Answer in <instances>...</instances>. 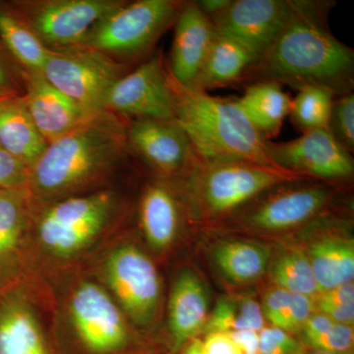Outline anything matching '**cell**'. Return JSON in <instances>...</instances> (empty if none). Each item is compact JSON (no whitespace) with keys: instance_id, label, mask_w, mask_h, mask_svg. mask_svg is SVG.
Listing matches in <instances>:
<instances>
[{"instance_id":"obj_1","label":"cell","mask_w":354,"mask_h":354,"mask_svg":"<svg viewBox=\"0 0 354 354\" xmlns=\"http://www.w3.org/2000/svg\"><path fill=\"white\" fill-rule=\"evenodd\" d=\"M32 299L43 311L55 354H152L146 339L84 268L39 277Z\"/></svg>"},{"instance_id":"obj_2","label":"cell","mask_w":354,"mask_h":354,"mask_svg":"<svg viewBox=\"0 0 354 354\" xmlns=\"http://www.w3.org/2000/svg\"><path fill=\"white\" fill-rule=\"evenodd\" d=\"M335 1L304 0L277 38L254 59L241 85L274 82L299 90L315 86L342 95L353 92L354 50L328 25Z\"/></svg>"},{"instance_id":"obj_3","label":"cell","mask_w":354,"mask_h":354,"mask_svg":"<svg viewBox=\"0 0 354 354\" xmlns=\"http://www.w3.org/2000/svg\"><path fill=\"white\" fill-rule=\"evenodd\" d=\"M32 207L28 286L44 274L82 268L131 223L133 212L129 203L109 187Z\"/></svg>"},{"instance_id":"obj_4","label":"cell","mask_w":354,"mask_h":354,"mask_svg":"<svg viewBox=\"0 0 354 354\" xmlns=\"http://www.w3.org/2000/svg\"><path fill=\"white\" fill-rule=\"evenodd\" d=\"M127 150V124L108 111L92 114L48 144L30 169L32 206L108 188Z\"/></svg>"},{"instance_id":"obj_5","label":"cell","mask_w":354,"mask_h":354,"mask_svg":"<svg viewBox=\"0 0 354 354\" xmlns=\"http://www.w3.org/2000/svg\"><path fill=\"white\" fill-rule=\"evenodd\" d=\"M113 298L155 353L165 301L160 265L131 223L113 235L83 266Z\"/></svg>"},{"instance_id":"obj_6","label":"cell","mask_w":354,"mask_h":354,"mask_svg":"<svg viewBox=\"0 0 354 354\" xmlns=\"http://www.w3.org/2000/svg\"><path fill=\"white\" fill-rule=\"evenodd\" d=\"M304 177L247 160L197 158L185 174L171 181L194 227L215 228L272 186Z\"/></svg>"},{"instance_id":"obj_7","label":"cell","mask_w":354,"mask_h":354,"mask_svg":"<svg viewBox=\"0 0 354 354\" xmlns=\"http://www.w3.org/2000/svg\"><path fill=\"white\" fill-rule=\"evenodd\" d=\"M171 81L174 120L187 135L198 158L241 160L276 167L268 153V140L256 131L236 100L214 97Z\"/></svg>"},{"instance_id":"obj_8","label":"cell","mask_w":354,"mask_h":354,"mask_svg":"<svg viewBox=\"0 0 354 354\" xmlns=\"http://www.w3.org/2000/svg\"><path fill=\"white\" fill-rule=\"evenodd\" d=\"M346 189L309 177L285 181L261 193L214 230L254 237L292 236L321 216L342 208Z\"/></svg>"},{"instance_id":"obj_9","label":"cell","mask_w":354,"mask_h":354,"mask_svg":"<svg viewBox=\"0 0 354 354\" xmlns=\"http://www.w3.org/2000/svg\"><path fill=\"white\" fill-rule=\"evenodd\" d=\"M183 1L139 0L127 3L99 21L81 46L113 57H147L160 37L176 22Z\"/></svg>"},{"instance_id":"obj_10","label":"cell","mask_w":354,"mask_h":354,"mask_svg":"<svg viewBox=\"0 0 354 354\" xmlns=\"http://www.w3.org/2000/svg\"><path fill=\"white\" fill-rule=\"evenodd\" d=\"M124 71V65L113 57L77 46L50 50L41 74L62 94L94 114L106 111L109 91Z\"/></svg>"},{"instance_id":"obj_11","label":"cell","mask_w":354,"mask_h":354,"mask_svg":"<svg viewBox=\"0 0 354 354\" xmlns=\"http://www.w3.org/2000/svg\"><path fill=\"white\" fill-rule=\"evenodd\" d=\"M134 215L140 241L160 266L174 257L188 230L194 228L176 185L155 176L140 191Z\"/></svg>"},{"instance_id":"obj_12","label":"cell","mask_w":354,"mask_h":354,"mask_svg":"<svg viewBox=\"0 0 354 354\" xmlns=\"http://www.w3.org/2000/svg\"><path fill=\"white\" fill-rule=\"evenodd\" d=\"M209 312L206 281L194 266L181 264L165 292L162 328L153 354H178L193 339L201 337Z\"/></svg>"},{"instance_id":"obj_13","label":"cell","mask_w":354,"mask_h":354,"mask_svg":"<svg viewBox=\"0 0 354 354\" xmlns=\"http://www.w3.org/2000/svg\"><path fill=\"white\" fill-rule=\"evenodd\" d=\"M308 256L319 293L351 283L354 239L351 209L329 212L292 235Z\"/></svg>"},{"instance_id":"obj_14","label":"cell","mask_w":354,"mask_h":354,"mask_svg":"<svg viewBox=\"0 0 354 354\" xmlns=\"http://www.w3.org/2000/svg\"><path fill=\"white\" fill-rule=\"evenodd\" d=\"M272 164L286 171L346 188L354 176L353 155L328 129L302 133L286 142L267 141Z\"/></svg>"},{"instance_id":"obj_15","label":"cell","mask_w":354,"mask_h":354,"mask_svg":"<svg viewBox=\"0 0 354 354\" xmlns=\"http://www.w3.org/2000/svg\"><path fill=\"white\" fill-rule=\"evenodd\" d=\"M174 88L162 55L125 73L109 91L106 111L133 120H174Z\"/></svg>"},{"instance_id":"obj_16","label":"cell","mask_w":354,"mask_h":354,"mask_svg":"<svg viewBox=\"0 0 354 354\" xmlns=\"http://www.w3.org/2000/svg\"><path fill=\"white\" fill-rule=\"evenodd\" d=\"M118 0H48L28 4L25 20L50 50L81 46L88 31L122 6Z\"/></svg>"},{"instance_id":"obj_17","label":"cell","mask_w":354,"mask_h":354,"mask_svg":"<svg viewBox=\"0 0 354 354\" xmlns=\"http://www.w3.org/2000/svg\"><path fill=\"white\" fill-rule=\"evenodd\" d=\"M127 138L128 149L158 178H178L197 158L187 135L176 120H132L127 125Z\"/></svg>"},{"instance_id":"obj_18","label":"cell","mask_w":354,"mask_h":354,"mask_svg":"<svg viewBox=\"0 0 354 354\" xmlns=\"http://www.w3.org/2000/svg\"><path fill=\"white\" fill-rule=\"evenodd\" d=\"M32 209L28 187L0 190V291L29 285Z\"/></svg>"},{"instance_id":"obj_19","label":"cell","mask_w":354,"mask_h":354,"mask_svg":"<svg viewBox=\"0 0 354 354\" xmlns=\"http://www.w3.org/2000/svg\"><path fill=\"white\" fill-rule=\"evenodd\" d=\"M302 3L304 0H232L212 23L216 32L241 41L257 57L295 17Z\"/></svg>"},{"instance_id":"obj_20","label":"cell","mask_w":354,"mask_h":354,"mask_svg":"<svg viewBox=\"0 0 354 354\" xmlns=\"http://www.w3.org/2000/svg\"><path fill=\"white\" fill-rule=\"evenodd\" d=\"M0 354H55L43 311L20 288L0 291Z\"/></svg>"},{"instance_id":"obj_21","label":"cell","mask_w":354,"mask_h":354,"mask_svg":"<svg viewBox=\"0 0 354 354\" xmlns=\"http://www.w3.org/2000/svg\"><path fill=\"white\" fill-rule=\"evenodd\" d=\"M174 27L167 72L179 86L190 88L199 75L215 39V26L194 1H183Z\"/></svg>"},{"instance_id":"obj_22","label":"cell","mask_w":354,"mask_h":354,"mask_svg":"<svg viewBox=\"0 0 354 354\" xmlns=\"http://www.w3.org/2000/svg\"><path fill=\"white\" fill-rule=\"evenodd\" d=\"M26 106L48 144L75 129L93 114L53 87L39 72L26 73Z\"/></svg>"},{"instance_id":"obj_23","label":"cell","mask_w":354,"mask_h":354,"mask_svg":"<svg viewBox=\"0 0 354 354\" xmlns=\"http://www.w3.org/2000/svg\"><path fill=\"white\" fill-rule=\"evenodd\" d=\"M209 253L214 269L234 286H250L267 276L274 249L256 237L228 236L218 239Z\"/></svg>"},{"instance_id":"obj_24","label":"cell","mask_w":354,"mask_h":354,"mask_svg":"<svg viewBox=\"0 0 354 354\" xmlns=\"http://www.w3.org/2000/svg\"><path fill=\"white\" fill-rule=\"evenodd\" d=\"M48 145L32 120L24 97H0V146L30 169Z\"/></svg>"},{"instance_id":"obj_25","label":"cell","mask_w":354,"mask_h":354,"mask_svg":"<svg viewBox=\"0 0 354 354\" xmlns=\"http://www.w3.org/2000/svg\"><path fill=\"white\" fill-rule=\"evenodd\" d=\"M255 58V53L241 41L216 31L201 71L188 88L209 93L216 88L241 86L244 74Z\"/></svg>"},{"instance_id":"obj_26","label":"cell","mask_w":354,"mask_h":354,"mask_svg":"<svg viewBox=\"0 0 354 354\" xmlns=\"http://www.w3.org/2000/svg\"><path fill=\"white\" fill-rule=\"evenodd\" d=\"M236 102L256 131L271 141L290 113L291 97L279 84L257 82L245 86Z\"/></svg>"},{"instance_id":"obj_27","label":"cell","mask_w":354,"mask_h":354,"mask_svg":"<svg viewBox=\"0 0 354 354\" xmlns=\"http://www.w3.org/2000/svg\"><path fill=\"white\" fill-rule=\"evenodd\" d=\"M267 276L271 286L288 292L309 297H316L319 293L308 256L298 241L290 242L274 250Z\"/></svg>"},{"instance_id":"obj_28","label":"cell","mask_w":354,"mask_h":354,"mask_svg":"<svg viewBox=\"0 0 354 354\" xmlns=\"http://www.w3.org/2000/svg\"><path fill=\"white\" fill-rule=\"evenodd\" d=\"M0 39L25 73H41L50 50L24 17L0 8Z\"/></svg>"},{"instance_id":"obj_29","label":"cell","mask_w":354,"mask_h":354,"mask_svg":"<svg viewBox=\"0 0 354 354\" xmlns=\"http://www.w3.org/2000/svg\"><path fill=\"white\" fill-rule=\"evenodd\" d=\"M266 321L260 302L249 295H223L211 309L203 335L236 330L260 332Z\"/></svg>"},{"instance_id":"obj_30","label":"cell","mask_w":354,"mask_h":354,"mask_svg":"<svg viewBox=\"0 0 354 354\" xmlns=\"http://www.w3.org/2000/svg\"><path fill=\"white\" fill-rule=\"evenodd\" d=\"M335 95L326 88L307 86L291 99L290 116L301 133L327 129Z\"/></svg>"},{"instance_id":"obj_31","label":"cell","mask_w":354,"mask_h":354,"mask_svg":"<svg viewBox=\"0 0 354 354\" xmlns=\"http://www.w3.org/2000/svg\"><path fill=\"white\" fill-rule=\"evenodd\" d=\"M335 141L349 153H354V93L335 97L327 127Z\"/></svg>"},{"instance_id":"obj_32","label":"cell","mask_w":354,"mask_h":354,"mask_svg":"<svg viewBox=\"0 0 354 354\" xmlns=\"http://www.w3.org/2000/svg\"><path fill=\"white\" fill-rule=\"evenodd\" d=\"M305 348L332 353H353V326L334 323L321 334L300 341Z\"/></svg>"},{"instance_id":"obj_33","label":"cell","mask_w":354,"mask_h":354,"mask_svg":"<svg viewBox=\"0 0 354 354\" xmlns=\"http://www.w3.org/2000/svg\"><path fill=\"white\" fill-rule=\"evenodd\" d=\"M305 351L297 335L279 328L265 326L259 332V354H302Z\"/></svg>"},{"instance_id":"obj_34","label":"cell","mask_w":354,"mask_h":354,"mask_svg":"<svg viewBox=\"0 0 354 354\" xmlns=\"http://www.w3.org/2000/svg\"><path fill=\"white\" fill-rule=\"evenodd\" d=\"M30 169L0 146V190L28 187Z\"/></svg>"},{"instance_id":"obj_35","label":"cell","mask_w":354,"mask_h":354,"mask_svg":"<svg viewBox=\"0 0 354 354\" xmlns=\"http://www.w3.org/2000/svg\"><path fill=\"white\" fill-rule=\"evenodd\" d=\"M314 297L292 293L281 329L297 335L310 317L316 312Z\"/></svg>"},{"instance_id":"obj_36","label":"cell","mask_w":354,"mask_h":354,"mask_svg":"<svg viewBox=\"0 0 354 354\" xmlns=\"http://www.w3.org/2000/svg\"><path fill=\"white\" fill-rule=\"evenodd\" d=\"M291 295L292 293L274 286L266 290L260 302L266 323L281 329Z\"/></svg>"},{"instance_id":"obj_37","label":"cell","mask_w":354,"mask_h":354,"mask_svg":"<svg viewBox=\"0 0 354 354\" xmlns=\"http://www.w3.org/2000/svg\"><path fill=\"white\" fill-rule=\"evenodd\" d=\"M201 354H243L227 333H209L201 337Z\"/></svg>"},{"instance_id":"obj_38","label":"cell","mask_w":354,"mask_h":354,"mask_svg":"<svg viewBox=\"0 0 354 354\" xmlns=\"http://www.w3.org/2000/svg\"><path fill=\"white\" fill-rule=\"evenodd\" d=\"M316 304H354V283H344L330 290L322 291L314 297Z\"/></svg>"},{"instance_id":"obj_39","label":"cell","mask_w":354,"mask_h":354,"mask_svg":"<svg viewBox=\"0 0 354 354\" xmlns=\"http://www.w3.org/2000/svg\"><path fill=\"white\" fill-rule=\"evenodd\" d=\"M243 354H259V332L236 330L227 333Z\"/></svg>"},{"instance_id":"obj_40","label":"cell","mask_w":354,"mask_h":354,"mask_svg":"<svg viewBox=\"0 0 354 354\" xmlns=\"http://www.w3.org/2000/svg\"><path fill=\"white\" fill-rule=\"evenodd\" d=\"M232 0H196V4L201 11L209 20H215L228 8Z\"/></svg>"},{"instance_id":"obj_41","label":"cell","mask_w":354,"mask_h":354,"mask_svg":"<svg viewBox=\"0 0 354 354\" xmlns=\"http://www.w3.org/2000/svg\"><path fill=\"white\" fill-rule=\"evenodd\" d=\"M11 95H16L14 85L7 72L6 64L0 57V97H11Z\"/></svg>"},{"instance_id":"obj_42","label":"cell","mask_w":354,"mask_h":354,"mask_svg":"<svg viewBox=\"0 0 354 354\" xmlns=\"http://www.w3.org/2000/svg\"><path fill=\"white\" fill-rule=\"evenodd\" d=\"M178 354H201V337L193 339Z\"/></svg>"},{"instance_id":"obj_43","label":"cell","mask_w":354,"mask_h":354,"mask_svg":"<svg viewBox=\"0 0 354 354\" xmlns=\"http://www.w3.org/2000/svg\"><path fill=\"white\" fill-rule=\"evenodd\" d=\"M302 354H353V353H325V351H312V349H307Z\"/></svg>"}]
</instances>
